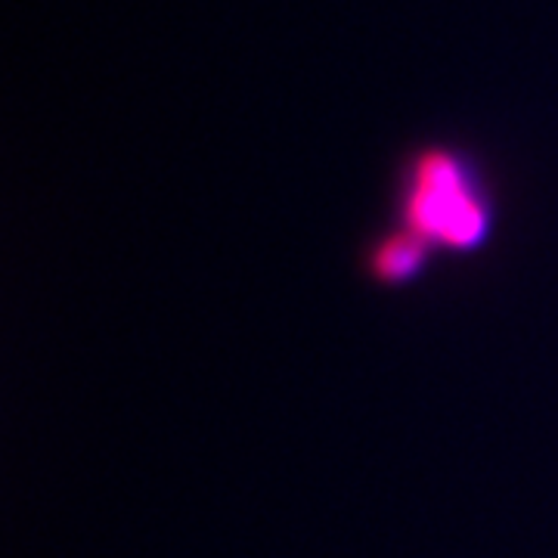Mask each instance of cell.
Listing matches in <instances>:
<instances>
[{"label": "cell", "mask_w": 558, "mask_h": 558, "mask_svg": "<svg viewBox=\"0 0 558 558\" xmlns=\"http://www.w3.org/2000/svg\"><path fill=\"white\" fill-rule=\"evenodd\" d=\"M403 230L428 248L444 245L453 252H472L490 236L494 202L478 168L453 149L422 153L400 190Z\"/></svg>", "instance_id": "cell-1"}, {"label": "cell", "mask_w": 558, "mask_h": 558, "mask_svg": "<svg viewBox=\"0 0 558 558\" xmlns=\"http://www.w3.org/2000/svg\"><path fill=\"white\" fill-rule=\"evenodd\" d=\"M425 258H428V245L400 227L373 248V274L381 282H410L425 267Z\"/></svg>", "instance_id": "cell-2"}]
</instances>
